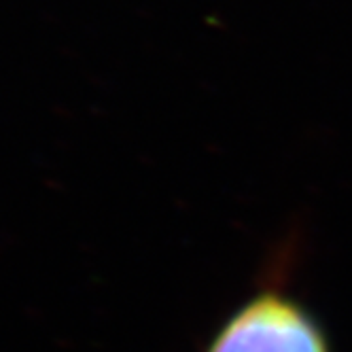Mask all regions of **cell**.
Here are the masks:
<instances>
[{
	"instance_id": "1",
	"label": "cell",
	"mask_w": 352,
	"mask_h": 352,
	"mask_svg": "<svg viewBox=\"0 0 352 352\" xmlns=\"http://www.w3.org/2000/svg\"><path fill=\"white\" fill-rule=\"evenodd\" d=\"M208 352H331L316 316L293 295L265 289L238 306L212 336Z\"/></svg>"
}]
</instances>
